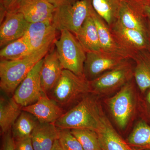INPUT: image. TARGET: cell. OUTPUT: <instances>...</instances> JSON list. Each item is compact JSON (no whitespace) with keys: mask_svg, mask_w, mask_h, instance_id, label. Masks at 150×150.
<instances>
[{"mask_svg":"<svg viewBox=\"0 0 150 150\" xmlns=\"http://www.w3.org/2000/svg\"><path fill=\"white\" fill-rule=\"evenodd\" d=\"M97 96L86 95L54 124L60 129H87L96 132L104 112Z\"/></svg>","mask_w":150,"mask_h":150,"instance_id":"1","label":"cell"},{"mask_svg":"<svg viewBox=\"0 0 150 150\" xmlns=\"http://www.w3.org/2000/svg\"><path fill=\"white\" fill-rule=\"evenodd\" d=\"M50 48L33 52L23 59L15 61L1 60L0 88L8 96L12 95L38 62L43 59Z\"/></svg>","mask_w":150,"mask_h":150,"instance_id":"2","label":"cell"},{"mask_svg":"<svg viewBox=\"0 0 150 150\" xmlns=\"http://www.w3.org/2000/svg\"><path fill=\"white\" fill-rule=\"evenodd\" d=\"M90 93L89 81L85 78L64 69L58 82L48 95L65 110Z\"/></svg>","mask_w":150,"mask_h":150,"instance_id":"3","label":"cell"},{"mask_svg":"<svg viewBox=\"0 0 150 150\" xmlns=\"http://www.w3.org/2000/svg\"><path fill=\"white\" fill-rule=\"evenodd\" d=\"M60 31V38L54 43L63 69L85 78L83 68L86 52L74 34L67 30Z\"/></svg>","mask_w":150,"mask_h":150,"instance_id":"4","label":"cell"},{"mask_svg":"<svg viewBox=\"0 0 150 150\" xmlns=\"http://www.w3.org/2000/svg\"><path fill=\"white\" fill-rule=\"evenodd\" d=\"M105 103L118 127L121 130L126 129L137 105L136 91L132 81L122 87L113 96L106 99Z\"/></svg>","mask_w":150,"mask_h":150,"instance_id":"5","label":"cell"},{"mask_svg":"<svg viewBox=\"0 0 150 150\" xmlns=\"http://www.w3.org/2000/svg\"><path fill=\"white\" fill-rule=\"evenodd\" d=\"M92 6V0H79L56 8L52 22L57 30H67L75 35L89 15Z\"/></svg>","mask_w":150,"mask_h":150,"instance_id":"6","label":"cell"},{"mask_svg":"<svg viewBox=\"0 0 150 150\" xmlns=\"http://www.w3.org/2000/svg\"><path fill=\"white\" fill-rule=\"evenodd\" d=\"M126 59L117 67L105 72L98 77L89 81L91 93L96 96L107 95L113 92L134 77V69Z\"/></svg>","mask_w":150,"mask_h":150,"instance_id":"7","label":"cell"},{"mask_svg":"<svg viewBox=\"0 0 150 150\" xmlns=\"http://www.w3.org/2000/svg\"><path fill=\"white\" fill-rule=\"evenodd\" d=\"M43 62V58L38 62L13 95V99L22 108L35 103L44 93L40 80Z\"/></svg>","mask_w":150,"mask_h":150,"instance_id":"8","label":"cell"},{"mask_svg":"<svg viewBox=\"0 0 150 150\" xmlns=\"http://www.w3.org/2000/svg\"><path fill=\"white\" fill-rule=\"evenodd\" d=\"M126 60L102 51L87 52L84 65L85 78L88 81L98 77Z\"/></svg>","mask_w":150,"mask_h":150,"instance_id":"9","label":"cell"},{"mask_svg":"<svg viewBox=\"0 0 150 150\" xmlns=\"http://www.w3.org/2000/svg\"><path fill=\"white\" fill-rule=\"evenodd\" d=\"M109 27L119 43L134 56L140 51H150L149 35L124 27L117 21Z\"/></svg>","mask_w":150,"mask_h":150,"instance_id":"10","label":"cell"},{"mask_svg":"<svg viewBox=\"0 0 150 150\" xmlns=\"http://www.w3.org/2000/svg\"><path fill=\"white\" fill-rule=\"evenodd\" d=\"M117 21L124 27L149 35V20L138 0H123Z\"/></svg>","mask_w":150,"mask_h":150,"instance_id":"11","label":"cell"},{"mask_svg":"<svg viewBox=\"0 0 150 150\" xmlns=\"http://www.w3.org/2000/svg\"><path fill=\"white\" fill-rule=\"evenodd\" d=\"M91 13L97 29L101 50L125 59H134V55L119 43L110 27L93 6Z\"/></svg>","mask_w":150,"mask_h":150,"instance_id":"12","label":"cell"},{"mask_svg":"<svg viewBox=\"0 0 150 150\" xmlns=\"http://www.w3.org/2000/svg\"><path fill=\"white\" fill-rule=\"evenodd\" d=\"M0 27V46L3 48L8 43L22 37L30 23L23 14L17 9L7 12Z\"/></svg>","mask_w":150,"mask_h":150,"instance_id":"13","label":"cell"},{"mask_svg":"<svg viewBox=\"0 0 150 150\" xmlns=\"http://www.w3.org/2000/svg\"><path fill=\"white\" fill-rule=\"evenodd\" d=\"M57 29L52 22L30 23L24 36L33 52L50 48L56 40Z\"/></svg>","mask_w":150,"mask_h":150,"instance_id":"14","label":"cell"},{"mask_svg":"<svg viewBox=\"0 0 150 150\" xmlns=\"http://www.w3.org/2000/svg\"><path fill=\"white\" fill-rule=\"evenodd\" d=\"M22 110L34 115L41 123H55L66 111L45 93L35 103L23 107Z\"/></svg>","mask_w":150,"mask_h":150,"instance_id":"15","label":"cell"},{"mask_svg":"<svg viewBox=\"0 0 150 150\" xmlns=\"http://www.w3.org/2000/svg\"><path fill=\"white\" fill-rule=\"evenodd\" d=\"M56 8L46 0H21L16 9L30 23L52 22Z\"/></svg>","mask_w":150,"mask_h":150,"instance_id":"16","label":"cell"},{"mask_svg":"<svg viewBox=\"0 0 150 150\" xmlns=\"http://www.w3.org/2000/svg\"><path fill=\"white\" fill-rule=\"evenodd\" d=\"M63 70L56 48L48 52L43 58L40 71L41 87L44 93L48 95L53 89Z\"/></svg>","mask_w":150,"mask_h":150,"instance_id":"17","label":"cell"},{"mask_svg":"<svg viewBox=\"0 0 150 150\" xmlns=\"http://www.w3.org/2000/svg\"><path fill=\"white\" fill-rule=\"evenodd\" d=\"M96 132L102 150H137L122 139L104 113L103 114L99 128Z\"/></svg>","mask_w":150,"mask_h":150,"instance_id":"18","label":"cell"},{"mask_svg":"<svg viewBox=\"0 0 150 150\" xmlns=\"http://www.w3.org/2000/svg\"><path fill=\"white\" fill-rule=\"evenodd\" d=\"M59 131L54 123H39L30 136L34 150H51L59 140Z\"/></svg>","mask_w":150,"mask_h":150,"instance_id":"19","label":"cell"},{"mask_svg":"<svg viewBox=\"0 0 150 150\" xmlns=\"http://www.w3.org/2000/svg\"><path fill=\"white\" fill-rule=\"evenodd\" d=\"M5 95H1L0 97V128L2 135L10 131L22 110L21 106L12 97Z\"/></svg>","mask_w":150,"mask_h":150,"instance_id":"20","label":"cell"},{"mask_svg":"<svg viewBox=\"0 0 150 150\" xmlns=\"http://www.w3.org/2000/svg\"><path fill=\"white\" fill-rule=\"evenodd\" d=\"M75 35L86 53L101 51L97 29L91 11L79 31Z\"/></svg>","mask_w":150,"mask_h":150,"instance_id":"21","label":"cell"},{"mask_svg":"<svg viewBox=\"0 0 150 150\" xmlns=\"http://www.w3.org/2000/svg\"><path fill=\"white\" fill-rule=\"evenodd\" d=\"M133 59L136 63L134 78L140 91L145 92L150 89V51L138 52Z\"/></svg>","mask_w":150,"mask_h":150,"instance_id":"22","label":"cell"},{"mask_svg":"<svg viewBox=\"0 0 150 150\" xmlns=\"http://www.w3.org/2000/svg\"><path fill=\"white\" fill-rule=\"evenodd\" d=\"M39 123L34 115L22 110L11 129L15 141L30 137L33 131Z\"/></svg>","mask_w":150,"mask_h":150,"instance_id":"23","label":"cell"},{"mask_svg":"<svg viewBox=\"0 0 150 150\" xmlns=\"http://www.w3.org/2000/svg\"><path fill=\"white\" fill-rule=\"evenodd\" d=\"M24 35L2 48L1 60L15 61L24 58L33 53Z\"/></svg>","mask_w":150,"mask_h":150,"instance_id":"24","label":"cell"},{"mask_svg":"<svg viewBox=\"0 0 150 150\" xmlns=\"http://www.w3.org/2000/svg\"><path fill=\"white\" fill-rule=\"evenodd\" d=\"M123 0H92L96 11L111 26L118 20L119 11Z\"/></svg>","mask_w":150,"mask_h":150,"instance_id":"25","label":"cell"},{"mask_svg":"<svg viewBox=\"0 0 150 150\" xmlns=\"http://www.w3.org/2000/svg\"><path fill=\"white\" fill-rule=\"evenodd\" d=\"M126 142L137 150H150V126L145 121L138 122Z\"/></svg>","mask_w":150,"mask_h":150,"instance_id":"26","label":"cell"},{"mask_svg":"<svg viewBox=\"0 0 150 150\" xmlns=\"http://www.w3.org/2000/svg\"><path fill=\"white\" fill-rule=\"evenodd\" d=\"M84 150H102L98 135L96 131L87 129H70Z\"/></svg>","mask_w":150,"mask_h":150,"instance_id":"27","label":"cell"},{"mask_svg":"<svg viewBox=\"0 0 150 150\" xmlns=\"http://www.w3.org/2000/svg\"><path fill=\"white\" fill-rule=\"evenodd\" d=\"M59 141L64 150H84L70 129H59Z\"/></svg>","mask_w":150,"mask_h":150,"instance_id":"28","label":"cell"},{"mask_svg":"<svg viewBox=\"0 0 150 150\" xmlns=\"http://www.w3.org/2000/svg\"><path fill=\"white\" fill-rule=\"evenodd\" d=\"M2 136L1 150H15V140L12 135L11 130Z\"/></svg>","mask_w":150,"mask_h":150,"instance_id":"29","label":"cell"},{"mask_svg":"<svg viewBox=\"0 0 150 150\" xmlns=\"http://www.w3.org/2000/svg\"><path fill=\"white\" fill-rule=\"evenodd\" d=\"M15 150H34L30 137L15 141Z\"/></svg>","mask_w":150,"mask_h":150,"instance_id":"30","label":"cell"},{"mask_svg":"<svg viewBox=\"0 0 150 150\" xmlns=\"http://www.w3.org/2000/svg\"><path fill=\"white\" fill-rule=\"evenodd\" d=\"M21 0H1L0 8L6 12L16 9Z\"/></svg>","mask_w":150,"mask_h":150,"instance_id":"31","label":"cell"},{"mask_svg":"<svg viewBox=\"0 0 150 150\" xmlns=\"http://www.w3.org/2000/svg\"><path fill=\"white\" fill-rule=\"evenodd\" d=\"M56 8L61 6L72 4L79 0H46Z\"/></svg>","mask_w":150,"mask_h":150,"instance_id":"32","label":"cell"},{"mask_svg":"<svg viewBox=\"0 0 150 150\" xmlns=\"http://www.w3.org/2000/svg\"><path fill=\"white\" fill-rule=\"evenodd\" d=\"M146 16L150 21V0H138Z\"/></svg>","mask_w":150,"mask_h":150,"instance_id":"33","label":"cell"},{"mask_svg":"<svg viewBox=\"0 0 150 150\" xmlns=\"http://www.w3.org/2000/svg\"><path fill=\"white\" fill-rule=\"evenodd\" d=\"M51 150H64L60 144L59 140H57L55 142V144Z\"/></svg>","mask_w":150,"mask_h":150,"instance_id":"34","label":"cell"},{"mask_svg":"<svg viewBox=\"0 0 150 150\" xmlns=\"http://www.w3.org/2000/svg\"><path fill=\"white\" fill-rule=\"evenodd\" d=\"M147 101L149 103L150 105V91L148 92L147 94Z\"/></svg>","mask_w":150,"mask_h":150,"instance_id":"35","label":"cell"},{"mask_svg":"<svg viewBox=\"0 0 150 150\" xmlns=\"http://www.w3.org/2000/svg\"><path fill=\"white\" fill-rule=\"evenodd\" d=\"M149 39H150V21L149 20Z\"/></svg>","mask_w":150,"mask_h":150,"instance_id":"36","label":"cell"}]
</instances>
